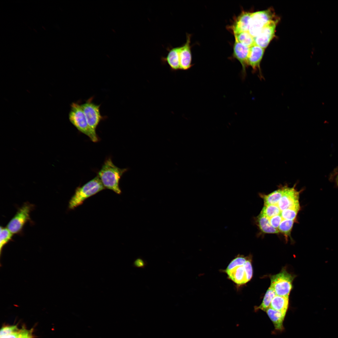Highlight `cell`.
I'll list each match as a JSON object with an SVG mask.
<instances>
[{
  "label": "cell",
  "instance_id": "obj_8",
  "mask_svg": "<svg viewBox=\"0 0 338 338\" xmlns=\"http://www.w3.org/2000/svg\"><path fill=\"white\" fill-rule=\"evenodd\" d=\"M93 97H91L81 104L82 108L89 126L94 131L101 120L105 118L100 112V105H97L93 101Z\"/></svg>",
  "mask_w": 338,
  "mask_h": 338
},
{
  "label": "cell",
  "instance_id": "obj_28",
  "mask_svg": "<svg viewBox=\"0 0 338 338\" xmlns=\"http://www.w3.org/2000/svg\"><path fill=\"white\" fill-rule=\"evenodd\" d=\"M147 265V263L142 258H138L133 263V266L137 268H144Z\"/></svg>",
  "mask_w": 338,
  "mask_h": 338
},
{
  "label": "cell",
  "instance_id": "obj_9",
  "mask_svg": "<svg viewBox=\"0 0 338 338\" xmlns=\"http://www.w3.org/2000/svg\"><path fill=\"white\" fill-rule=\"evenodd\" d=\"M32 208V205L25 203L8 223L7 228L13 234L20 232L25 223L30 219V213Z\"/></svg>",
  "mask_w": 338,
  "mask_h": 338
},
{
  "label": "cell",
  "instance_id": "obj_2",
  "mask_svg": "<svg viewBox=\"0 0 338 338\" xmlns=\"http://www.w3.org/2000/svg\"><path fill=\"white\" fill-rule=\"evenodd\" d=\"M127 170V168L121 169L116 166L109 158L105 161L98 176L105 188L120 194L121 191L119 187V181Z\"/></svg>",
  "mask_w": 338,
  "mask_h": 338
},
{
  "label": "cell",
  "instance_id": "obj_13",
  "mask_svg": "<svg viewBox=\"0 0 338 338\" xmlns=\"http://www.w3.org/2000/svg\"><path fill=\"white\" fill-rule=\"evenodd\" d=\"M166 49L168 51L167 55L161 57L162 64H167L170 70L172 72L180 70L179 47H173L170 46L167 47Z\"/></svg>",
  "mask_w": 338,
  "mask_h": 338
},
{
  "label": "cell",
  "instance_id": "obj_15",
  "mask_svg": "<svg viewBox=\"0 0 338 338\" xmlns=\"http://www.w3.org/2000/svg\"><path fill=\"white\" fill-rule=\"evenodd\" d=\"M252 13L243 11L238 16L231 28L234 34L248 31Z\"/></svg>",
  "mask_w": 338,
  "mask_h": 338
},
{
  "label": "cell",
  "instance_id": "obj_16",
  "mask_svg": "<svg viewBox=\"0 0 338 338\" xmlns=\"http://www.w3.org/2000/svg\"><path fill=\"white\" fill-rule=\"evenodd\" d=\"M255 221L260 230L263 233L277 234L279 233L277 229L271 225L268 218L261 213L255 218Z\"/></svg>",
  "mask_w": 338,
  "mask_h": 338
},
{
  "label": "cell",
  "instance_id": "obj_20",
  "mask_svg": "<svg viewBox=\"0 0 338 338\" xmlns=\"http://www.w3.org/2000/svg\"><path fill=\"white\" fill-rule=\"evenodd\" d=\"M235 41L250 48L255 44L254 38L248 31L234 34Z\"/></svg>",
  "mask_w": 338,
  "mask_h": 338
},
{
  "label": "cell",
  "instance_id": "obj_10",
  "mask_svg": "<svg viewBox=\"0 0 338 338\" xmlns=\"http://www.w3.org/2000/svg\"><path fill=\"white\" fill-rule=\"evenodd\" d=\"M278 20H271L268 22L254 37L255 44L265 49L275 35Z\"/></svg>",
  "mask_w": 338,
  "mask_h": 338
},
{
  "label": "cell",
  "instance_id": "obj_1",
  "mask_svg": "<svg viewBox=\"0 0 338 338\" xmlns=\"http://www.w3.org/2000/svg\"><path fill=\"white\" fill-rule=\"evenodd\" d=\"M253 268L248 257L238 255L231 261L223 271L228 278L238 286L248 282L253 276Z\"/></svg>",
  "mask_w": 338,
  "mask_h": 338
},
{
  "label": "cell",
  "instance_id": "obj_5",
  "mask_svg": "<svg viewBox=\"0 0 338 338\" xmlns=\"http://www.w3.org/2000/svg\"><path fill=\"white\" fill-rule=\"evenodd\" d=\"M273 20H279L274 10L271 8L252 13L248 32L254 37L268 22Z\"/></svg>",
  "mask_w": 338,
  "mask_h": 338
},
{
  "label": "cell",
  "instance_id": "obj_14",
  "mask_svg": "<svg viewBox=\"0 0 338 338\" xmlns=\"http://www.w3.org/2000/svg\"><path fill=\"white\" fill-rule=\"evenodd\" d=\"M249 51V48L235 40L233 47V56L241 63L244 77L246 74V69L248 65L247 61Z\"/></svg>",
  "mask_w": 338,
  "mask_h": 338
},
{
  "label": "cell",
  "instance_id": "obj_27",
  "mask_svg": "<svg viewBox=\"0 0 338 338\" xmlns=\"http://www.w3.org/2000/svg\"><path fill=\"white\" fill-rule=\"evenodd\" d=\"M268 218L271 225L274 228L277 229L281 222L282 221V219L280 214Z\"/></svg>",
  "mask_w": 338,
  "mask_h": 338
},
{
  "label": "cell",
  "instance_id": "obj_22",
  "mask_svg": "<svg viewBox=\"0 0 338 338\" xmlns=\"http://www.w3.org/2000/svg\"><path fill=\"white\" fill-rule=\"evenodd\" d=\"M33 329L28 330L24 327L13 331L5 338H33Z\"/></svg>",
  "mask_w": 338,
  "mask_h": 338
},
{
  "label": "cell",
  "instance_id": "obj_12",
  "mask_svg": "<svg viewBox=\"0 0 338 338\" xmlns=\"http://www.w3.org/2000/svg\"><path fill=\"white\" fill-rule=\"evenodd\" d=\"M264 49L254 44L249 48L247 63L254 71H258L259 78L263 79L260 64L264 54Z\"/></svg>",
  "mask_w": 338,
  "mask_h": 338
},
{
  "label": "cell",
  "instance_id": "obj_3",
  "mask_svg": "<svg viewBox=\"0 0 338 338\" xmlns=\"http://www.w3.org/2000/svg\"><path fill=\"white\" fill-rule=\"evenodd\" d=\"M98 176L84 184L78 187L69 202V207L73 209L80 205L86 199L105 189Z\"/></svg>",
  "mask_w": 338,
  "mask_h": 338
},
{
  "label": "cell",
  "instance_id": "obj_4",
  "mask_svg": "<svg viewBox=\"0 0 338 338\" xmlns=\"http://www.w3.org/2000/svg\"><path fill=\"white\" fill-rule=\"evenodd\" d=\"M69 118L71 123L80 132L88 136L94 142L99 139L96 131L89 125L81 107L78 102H73L70 105Z\"/></svg>",
  "mask_w": 338,
  "mask_h": 338
},
{
  "label": "cell",
  "instance_id": "obj_18",
  "mask_svg": "<svg viewBox=\"0 0 338 338\" xmlns=\"http://www.w3.org/2000/svg\"><path fill=\"white\" fill-rule=\"evenodd\" d=\"M289 304V296L276 295L272 299L270 307L286 315Z\"/></svg>",
  "mask_w": 338,
  "mask_h": 338
},
{
  "label": "cell",
  "instance_id": "obj_7",
  "mask_svg": "<svg viewBox=\"0 0 338 338\" xmlns=\"http://www.w3.org/2000/svg\"><path fill=\"white\" fill-rule=\"evenodd\" d=\"M296 186V184L292 187H289L287 185H283L282 197L278 203L275 204L281 212L289 208H300L299 199L302 190L298 191Z\"/></svg>",
  "mask_w": 338,
  "mask_h": 338
},
{
  "label": "cell",
  "instance_id": "obj_26",
  "mask_svg": "<svg viewBox=\"0 0 338 338\" xmlns=\"http://www.w3.org/2000/svg\"><path fill=\"white\" fill-rule=\"evenodd\" d=\"M300 208H289L281 211L280 215L282 219V221L285 220H295Z\"/></svg>",
  "mask_w": 338,
  "mask_h": 338
},
{
  "label": "cell",
  "instance_id": "obj_29",
  "mask_svg": "<svg viewBox=\"0 0 338 338\" xmlns=\"http://www.w3.org/2000/svg\"><path fill=\"white\" fill-rule=\"evenodd\" d=\"M329 179L338 187V166L335 168L330 173Z\"/></svg>",
  "mask_w": 338,
  "mask_h": 338
},
{
  "label": "cell",
  "instance_id": "obj_17",
  "mask_svg": "<svg viewBox=\"0 0 338 338\" xmlns=\"http://www.w3.org/2000/svg\"><path fill=\"white\" fill-rule=\"evenodd\" d=\"M273 323L275 329L282 331L284 329L283 321L285 315L280 312L269 307L265 311Z\"/></svg>",
  "mask_w": 338,
  "mask_h": 338
},
{
  "label": "cell",
  "instance_id": "obj_23",
  "mask_svg": "<svg viewBox=\"0 0 338 338\" xmlns=\"http://www.w3.org/2000/svg\"><path fill=\"white\" fill-rule=\"evenodd\" d=\"M295 220H285L281 222L278 229L279 232L283 234L286 238L290 236L294 224Z\"/></svg>",
  "mask_w": 338,
  "mask_h": 338
},
{
  "label": "cell",
  "instance_id": "obj_19",
  "mask_svg": "<svg viewBox=\"0 0 338 338\" xmlns=\"http://www.w3.org/2000/svg\"><path fill=\"white\" fill-rule=\"evenodd\" d=\"M283 192V185L279 186L277 189L268 194L259 193V196L263 199L264 205H274L278 202L281 198Z\"/></svg>",
  "mask_w": 338,
  "mask_h": 338
},
{
  "label": "cell",
  "instance_id": "obj_11",
  "mask_svg": "<svg viewBox=\"0 0 338 338\" xmlns=\"http://www.w3.org/2000/svg\"><path fill=\"white\" fill-rule=\"evenodd\" d=\"M191 34H186V41L179 47L180 70H187L192 66V56L190 45Z\"/></svg>",
  "mask_w": 338,
  "mask_h": 338
},
{
  "label": "cell",
  "instance_id": "obj_25",
  "mask_svg": "<svg viewBox=\"0 0 338 338\" xmlns=\"http://www.w3.org/2000/svg\"><path fill=\"white\" fill-rule=\"evenodd\" d=\"M281 211L276 205H264L261 211L262 213L268 218L280 214Z\"/></svg>",
  "mask_w": 338,
  "mask_h": 338
},
{
  "label": "cell",
  "instance_id": "obj_21",
  "mask_svg": "<svg viewBox=\"0 0 338 338\" xmlns=\"http://www.w3.org/2000/svg\"><path fill=\"white\" fill-rule=\"evenodd\" d=\"M276 295L274 290L270 287L267 290L261 304L256 308V310L260 309L265 311L270 307L271 302Z\"/></svg>",
  "mask_w": 338,
  "mask_h": 338
},
{
  "label": "cell",
  "instance_id": "obj_24",
  "mask_svg": "<svg viewBox=\"0 0 338 338\" xmlns=\"http://www.w3.org/2000/svg\"><path fill=\"white\" fill-rule=\"evenodd\" d=\"M13 234L7 228L0 227V253L1 256L2 251L4 246L11 239Z\"/></svg>",
  "mask_w": 338,
  "mask_h": 338
},
{
  "label": "cell",
  "instance_id": "obj_6",
  "mask_svg": "<svg viewBox=\"0 0 338 338\" xmlns=\"http://www.w3.org/2000/svg\"><path fill=\"white\" fill-rule=\"evenodd\" d=\"M293 277L286 270L283 269L279 273L270 278V286L276 295L289 296L292 288Z\"/></svg>",
  "mask_w": 338,
  "mask_h": 338
}]
</instances>
